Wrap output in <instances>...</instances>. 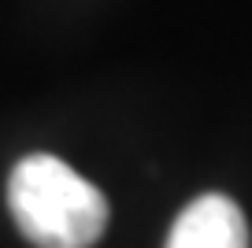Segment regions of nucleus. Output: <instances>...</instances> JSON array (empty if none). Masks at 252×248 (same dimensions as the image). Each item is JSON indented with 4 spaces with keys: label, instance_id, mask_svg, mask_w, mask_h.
Returning a JSON list of instances; mask_svg holds the SVG:
<instances>
[{
    "label": "nucleus",
    "instance_id": "f03ea898",
    "mask_svg": "<svg viewBox=\"0 0 252 248\" xmlns=\"http://www.w3.org/2000/svg\"><path fill=\"white\" fill-rule=\"evenodd\" d=\"M163 248H249L245 211L222 193H204L182 208Z\"/></svg>",
    "mask_w": 252,
    "mask_h": 248
},
{
    "label": "nucleus",
    "instance_id": "f257e3e1",
    "mask_svg": "<svg viewBox=\"0 0 252 248\" xmlns=\"http://www.w3.org/2000/svg\"><path fill=\"white\" fill-rule=\"evenodd\" d=\"M8 211L33 248H93L108 230V200L60 155L33 152L11 167Z\"/></svg>",
    "mask_w": 252,
    "mask_h": 248
}]
</instances>
